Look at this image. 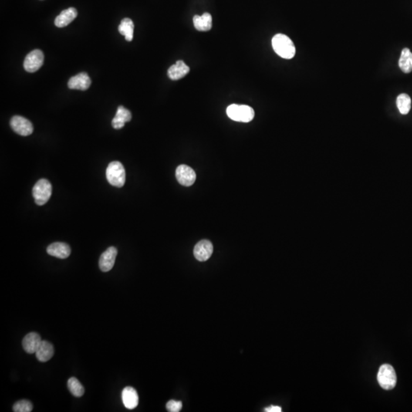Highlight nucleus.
Returning <instances> with one entry per match:
<instances>
[{
  "label": "nucleus",
  "instance_id": "obj_1",
  "mask_svg": "<svg viewBox=\"0 0 412 412\" xmlns=\"http://www.w3.org/2000/svg\"><path fill=\"white\" fill-rule=\"evenodd\" d=\"M273 48L284 59H292L295 55V47L292 40L283 34H277L272 39Z\"/></svg>",
  "mask_w": 412,
  "mask_h": 412
},
{
  "label": "nucleus",
  "instance_id": "obj_2",
  "mask_svg": "<svg viewBox=\"0 0 412 412\" xmlns=\"http://www.w3.org/2000/svg\"><path fill=\"white\" fill-rule=\"evenodd\" d=\"M106 178L113 187L121 188L126 183V173L123 165L119 161L109 163L106 169Z\"/></svg>",
  "mask_w": 412,
  "mask_h": 412
},
{
  "label": "nucleus",
  "instance_id": "obj_3",
  "mask_svg": "<svg viewBox=\"0 0 412 412\" xmlns=\"http://www.w3.org/2000/svg\"><path fill=\"white\" fill-rule=\"evenodd\" d=\"M226 112L231 120L244 123L251 122L255 116L254 109L246 105H231L227 108Z\"/></svg>",
  "mask_w": 412,
  "mask_h": 412
},
{
  "label": "nucleus",
  "instance_id": "obj_4",
  "mask_svg": "<svg viewBox=\"0 0 412 412\" xmlns=\"http://www.w3.org/2000/svg\"><path fill=\"white\" fill-rule=\"evenodd\" d=\"M379 386L385 390H392L396 387L397 376L394 368L389 364H383L379 368L377 374Z\"/></svg>",
  "mask_w": 412,
  "mask_h": 412
},
{
  "label": "nucleus",
  "instance_id": "obj_5",
  "mask_svg": "<svg viewBox=\"0 0 412 412\" xmlns=\"http://www.w3.org/2000/svg\"><path fill=\"white\" fill-rule=\"evenodd\" d=\"M52 194V186L46 179H41L37 182L32 190V195L35 203L38 206H43L48 203Z\"/></svg>",
  "mask_w": 412,
  "mask_h": 412
},
{
  "label": "nucleus",
  "instance_id": "obj_6",
  "mask_svg": "<svg viewBox=\"0 0 412 412\" xmlns=\"http://www.w3.org/2000/svg\"><path fill=\"white\" fill-rule=\"evenodd\" d=\"M45 56L42 51L40 50H34L31 51L24 61V68L28 73H35L42 67Z\"/></svg>",
  "mask_w": 412,
  "mask_h": 412
},
{
  "label": "nucleus",
  "instance_id": "obj_7",
  "mask_svg": "<svg viewBox=\"0 0 412 412\" xmlns=\"http://www.w3.org/2000/svg\"><path fill=\"white\" fill-rule=\"evenodd\" d=\"M12 130L19 136H28L33 133L34 127L32 122L22 116H13L10 121Z\"/></svg>",
  "mask_w": 412,
  "mask_h": 412
},
{
  "label": "nucleus",
  "instance_id": "obj_8",
  "mask_svg": "<svg viewBox=\"0 0 412 412\" xmlns=\"http://www.w3.org/2000/svg\"><path fill=\"white\" fill-rule=\"evenodd\" d=\"M176 177L180 185L191 187L197 180V174L193 168L187 165H180L176 170Z\"/></svg>",
  "mask_w": 412,
  "mask_h": 412
},
{
  "label": "nucleus",
  "instance_id": "obj_9",
  "mask_svg": "<svg viewBox=\"0 0 412 412\" xmlns=\"http://www.w3.org/2000/svg\"><path fill=\"white\" fill-rule=\"evenodd\" d=\"M118 251L115 247H110L101 255L99 258V268L102 272H109L114 267Z\"/></svg>",
  "mask_w": 412,
  "mask_h": 412
},
{
  "label": "nucleus",
  "instance_id": "obj_10",
  "mask_svg": "<svg viewBox=\"0 0 412 412\" xmlns=\"http://www.w3.org/2000/svg\"><path fill=\"white\" fill-rule=\"evenodd\" d=\"M193 253L197 261L200 262L208 261L213 253L212 244L208 240H203L195 246Z\"/></svg>",
  "mask_w": 412,
  "mask_h": 412
},
{
  "label": "nucleus",
  "instance_id": "obj_11",
  "mask_svg": "<svg viewBox=\"0 0 412 412\" xmlns=\"http://www.w3.org/2000/svg\"><path fill=\"white\" fill-rule=\"evenodd\" d=\"M47 252L52 257H58L60 259H66L70 255L71 249L66 243L55 242L48 246Z\"/></svg>",
  "mask_w": 412,
  "mask_h": 412
},
{
  "label": "nucleus",
  "instance_id": "obj_12",
  "mask_svg": "<svg viewBox=\"0 0 412 412\" xmlns=\"http://www.w3.org/2000/svg\"><path fill=\"white\" fill-rule=\"evenodd\" d=\"M90 85V78L89 75L85 72L79 73V74L71 77L68 81V87L71 89L84 91L89 89Z\"/></svg>",
  "mask_w": 412,
  "mask_h": 412
},
{
  "label": "nucleus",
  "instance_id": "obj_13",
  "mask_svg": "<svg viewBox=\"0 0 412 412\" xmlns=\"http://www.w3.org/2000/svg\"><path fill=\"white\" fill-rule=\"evenodd\" d=\"M41 342H42V341H41V336L38 333L31 332V333L25 335L23 341H22V346H23L25 352L30 353V354H32V353H36Z\"/></svg>",
  "mask_w": 412,
  "mask_h": 412
},
{
  "label": "nucleus",
  "instance_id": "obj_14",
  "mask_svg": "<svg viewBox=\"0 0 412 412\" xmlns=\"http://www.w3.org/2000/svg\"><path fill=\"white\" fill-rule=\"evenodd\" d=\"M122 399L124 406L128 409H136L138 405L139 399L137 391L131 386H128L123 389Z\"/></svg>",
  "mask_w": 412,
  "mask_h": 412
},
{
  "label": "nucleus",
  "instance_id": "obj_15",
  "mask_svg": "<svg viewBox=\"0 0 412 412\" xmlns=\"http://www.w3.org/2000/svg\"><path fill=\"white\" fill-rule=\"evenodd\" d=\"M77 16V11L75 8L64 10L55 20V25L58 28H65L73 22Z\"/></svg>",
  "mask_w": 412,
  "mask_h": 412
},
{
  "label": "nucleus",
  "instance_id": "obj_16",
  "mask_svg": "<svg viewBox=\"0 0 412 412\" xmlns=\"http://www.w3.org/2000/svg\"><path fill=\"white\" fill-rule=\"evenodd\" d=\"M189 72L190 68L183 61H177V63L169 68L167 73L172 80H178L187 76Z\"/></svg>",
  "mask_w": 412,
  "mask_h": 412
},
{
  "label": "nucleus",
  "instance_id": "obj_17",
  "mask_svg": "<svg viewBox=\"0 0 412 412\" xmlns=\"http://www.w3.org/2000/svg\"><path fill=\"white\" fill-rule=\"evenodd\" d=\"M132 113L129 109H126L123 106H119L117 109L116 116L112 119V127L115 129H121L125 126L126 122H130L132 120Z\"/></svg>",
  "mask_w": 412,
  "mask_h": 412
},
{
  "label": "nucleus",
  "instance_id": "obj_18",
  "mask_svg": "<svg viewBox=\"0 0 412 412\" xmlns=\"http://www.w3.org/2000/svg\"><path fill=\"white\" fill-rule=\"evenodd\" d=\"M54 353H55V349H54L53 345L46 341H42L35 354H36L38 361L45 363L53 357Z\"/></svg>",
  "mask_w": 412,
  "mask_h": 412
},
{
  "label": "nucleus",
  "instance_id": "obj_19",
  "mask_svg": "<svg viewBox=\"0 0 412 412\" xmlns=\"http://www.w3.org/2000/svg\"><path fill=\"white\" fill-rule=\"evenodd\" d=\"M193 24L198 31L208 32L212 27V18L208 12H205L203 15H195Z\"/></svg>",
  "mask_w": 412,
  "mask_h": 412
},
{
  "label": "nucleus",
  "instance_id": "obj_20",
  "mask_svg": "<svg viewBox=\"0 0 412 412\" xmlns=\"http://www.w3.org/2000/svg\"><path fill=\"white\" fill-rule=\"evenodd\" d=\"M399 68L403 73H409L412 71V53L409 48H404L401 53L399 61Z\"/></svg>",
  "mask_w": 412,
  "mask_h": 412
},
{
  "label": "nucleus",
  "instance_id": "obj_21",
  "mask_svg": "<svg viewBox=\"0 0 412 412\" xmlns=\"http://www.w3.org/2000/svg\"><path fill=\"white\" fill-rule=\"evenodd\" d=\"M134 28L135 25L132 19L129 18H124L119 25V32L121 35L125 36L126 41H132L134 37Z\"/></svg>",
  "mask_w": 412,
  "mask_h": 412
},
{
  "label": "nucleus",
  "instance_id": "obj_22",
  "mask_svg": "<svg viewBox=\"0 0 412 412\" xmlns=\"http://www.w3.org/2000/svg\"><path fill=\"white\" fill-rule=\"evenodd\" d=\"M396 104L401 114L407 115L410 112L412 106L410 96L406 93L399 95L396 99Z\"/></svg>",
  "mask_w": 412,
  "mask_h": 412
},
{
  "label": "nucleus",
  "instance_id": "obj_23",
  "mask_svg": "<svg viewBox=\"0 0 412 412\" xmlns=\"http://www.w3.org/2000/svg\"><path fill=\"white\" fill-rule=\"evenodd\" d=\"M68 386L71 394L75 397H82L84 395V387L82 386L80 382L76 378H69L68 382Z\"/></svg>",
  "mask_w": 412,
  "mask_h": 412
},
{
  "label": "nucleus",
  "instance_id": "obj_24",
  "mask_svg": "<svg viewBox=\"0 0 412 412\" xmlns=\"http://www.w3.org/2000/svg\"><path fill=\"white\" fill-rule=\"evenodd\" d=\"M33 409L32 403L28 400L18 401L13 406V411L15 412H30Z\"/></svg>",
  "mask_w": 412,
  "mask_h": 412
},
{
  "label": "nucleus",
  "instance_id": "obj_25",
  "mask_svg": "<svg viewBox=\"0 0 412 412\" xmlns=\"http://www.w3.org/2000/svg\"><path fill=\"white\" fill-rule=\"evenodd\" d=\"M182 407H183V404L181 402H177V401L170 400L167 404V411L170 412H180Z\"/></svg>",
  "mask_w": 412,
  "mask_h": 412
},
{
  "label": "nucleus",
  "instance_id": "obj_26",
  "mask_svg": "<svg viewBox=\"0 0 412 412\" xmlns=\"http://www.w3.org/2000/svg\"><path fill=\"white\" fill-rule=\"evenodd\" d=\"M265 412H282V409L281 407H279V406H272L271 407L267 408L265 409Z\"/></svg>",
  "mask_w": 412,
  "mask_h": 412
}]
</instances>
